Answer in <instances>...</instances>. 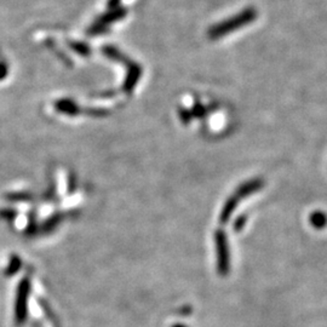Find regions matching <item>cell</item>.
<instances>
[{
    "label": "cell",
    "instance_id": "6da1fadb",
    "mask_svg": "<svg viewBox=\"0 0 327 327\" xmlns=\"http://www.w3.org/2000/svg\"><path fill=\"white\" fill-rule=\"evenodd\" d=\"M5 74H7V69L3 64H0V78H4Z\"/></svg>",
    "mask_w": 327,
    "mask_h": 327
}]
</instances>
